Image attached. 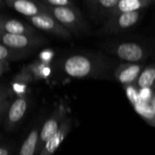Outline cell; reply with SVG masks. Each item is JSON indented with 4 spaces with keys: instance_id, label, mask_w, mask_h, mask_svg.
<instances>
[{
    "instance_id": "1",
    "label": "cell",
    "mask_w": 155,
    "mask_h": 155,
    "mask_svg": "<svg viewBox=\"0 0 155 155\" xmlns=\"http://www.w3.org/2000/svg\"><path fill=\"white\" fill-rule=\"evenodd\" d=\"M116 61L102 53H77L61 62L63 72L73 78L112 80L118 67Z\"/></svg>"
},
{
    "instance_id": "2",
    "label": "cell",
    "mask_w": 155,
    "mask_h": 155,
    "mask_svg": "<svg viewBox=\"0 0 155 155\" xmlns=\"http://www.w3.org/2000/svg\"><path fill=\"white\" fill-rule=\"evenodd\" d=\"M100 46L113 56L125 63H142L150 55V50L143 44L128 41H107Z\"/></svg>"
},
{
    "instance_id": "3",
    "label": "cell",
    "mask_w": 155,
    "mask_h": 155,
    "mask_svg": "<svg viewBox=\"0 0 155 155\" xmlns=\"http://www.w3.org/2000/svg\"><path fill=\"white\" fill-rule=\"evenodd\" d=\"M47 7L53 16L72 35L81 36L89 33V25L75 5L67 7Z\"/></svg>"
},
{
    "instance_id": "4",
    "label": "cell",
    "mask_w": 155,
    "mask_h": 155,
    "mask_svg": "<svg viewBox=\"0 0 155 155\" xmlns=\"http://www.w3.org/2000/svg\"><path fill=\"white\" fill-rule=\"evenodd\" d=\"M144 11H137L114 15L104 23L98 31L99 35H114L131 29L137 25L143 15Z\"/></svg>"
},
{
    "instance_id": "5",
    "label": "cell",
    "mask_w": 155,
    "mask_h": 155,
    "mask_svg": "<svg viewBox=\"0 0 155 155\" xmlns=\"http://www.w3.org/2000/svg\"><path fill=\"white\" fill-rule=\"evenodd\" d=\"M1 44L11 49L35 51L48 43V40L40 35H15L6 33H0Z\"/></svg>"
},
{
    "instance_id": "6",
    "label": "cell",
    "mask_w": 155,
    "mask_h": 155,
    "mask_svg": "<svg viewBox=\"0 0 155 155\" xmlns=\"http://www.w3.org/2000/svg\"><path fill=\"white\" fill-rule=\"evenodd\" d=\"M68 116H67L66 109L62 104L57 106L52 112L50 116L44 122V124L42 126L39 134L36 154H40L46 142L61 128V126L63 125V124L65 122Z\"/></svg>"
},
{
    "instance_id": "7",
    "label": "cell",
    "mask_w": 155,
    "mask_h": 155,
    "mask_svg": "<svg viewBox=\"0 0 155 155\" xmlns=\"http://www.w3.org/2000/svg\"><path fill=\"white\" fill-rule=\"evenodd\" d=\"M28 24L36 29H40L47 34L55 35L59 38L68 40L72 37V34L63 26L53 15H42L27 18Z\"/></svg>"
},
{
    "instance_id": "8",
    "label": "cell",
    "mask_w": 155,
    "mask_h": 155,
    "mask_svg": "<svg viewBox=\"0 0 155 155\" xmlns=\"http://www.w3.org/2000/svg\"><path fill=\"white\" fill-rule=\"evenodd\" d=\"M29 104L30 100L28 96H20L12 102L3 124L5 132H12L19 124L28 110Z\"/></svg>"
},
{
    "instance_id": "9",
    "label": "cell",
    "mask_w": 155,
    "mask_h": 155,
    "mask_svg": "<svg viewBox=\"0 0 155 155\" xmlns=\"http://www.w3.org/2000/svg\"><path fill=\"white\" fill-rule=\"evenodd\" d=\"M4 3L8 7L26 16V18L42 15H52L48 7L45 5L40 0H5Z\"/></svg>"
},
{
    "instance_id": "10",
    "label": "cell",
    "mask_w": 155,
    "mask_h": 155,
    "mask_svg": "<svg viewBox=\"0 0 155 155\" xmlns=\"http://www.w3.org/2000/svg\"><path fill=\"white\" fill-rule=\"evenodd\" d=\"M144 67L143 63H123L115 69L114 79L123 85H132L137 83Z\"/></svg>"
},
{
    "instance_id": "11",
    "label": "cell",
    "mask_w": 155,
    "mask_h": 155,
    "mask_svg": "<svg viewBox=\"0 0 155 155\" xmlns=\"http://www.w3.org/2000/svg\"><path fill=\"white\" fill-rule=\"evenodd\" d=\"M118 2L119 0H85L84 5L94 20L105 22L109 19L111 11Z\"/></svg>"
},
{
    "instance_id": "12",
    "label": "cell",
    "mask_w": 155,
    "mask_h": 155,
    "mask_svg": "<svg viewBox=\"0 0 155 155\" xmlns=\"http://www.w3.org/2000/svg\"><path fill=\"white\" fill-rule=\"evenodd\" d=\"M0 33L15 35H36V30L30 24H26L15 18H7L2 15L0 17Z\"/></svg>"
},
{
    "instance_id": "13",
    "label": "cell",
    "mask_w": 155,
    "mask_h": 155,
    "mask_svg": "<svg viewBox=\"0 0 155 155\" xmlns=\"http://www.w3.org/2000/svg\"><path fill=\"white\" fill-rule=\"evenodd\" d=\"M72 128V118L68 117L61 128L46 142L39 155H53L64 141Z\"/></svg>"
},
{
    "instance_id": "14",
    "label": "cell",
    "mask_w": 155,
    "mask_h": 155,
    "mask_svg": "<svg viewBox=\"0 0 155 155\" xmlns=\"http://www.w3.org/2000/svg\"><path fill=\"white\" fill-rule=\"evenodd\" d=\"M154 4V0H119L118 4L111 11L109 18L121 14L144 11Z\"/></svg>"
},
{
    "instance_id": "15",
    "label": "cell",
    "mask_w": 155,
    "mask_h": 155,
    "mask_svg": "<svg viewBox=\"0 0 155 155\" xmlns=\"http://www.w3.org/2000/svg\"><path fill=\"white\" fill-rule=\"evenodd\" d=\"M43 124L44 123H42L41 121H38L36 124L32 128L27 137L24 141L18 152V155H36L39 134H40Z\"/></svg>"
},
{
    "instance_id": "16",
    "label": "cell",
    "mask_w": 155,
    "mask_h": 155,
    "mask_svg": "<svg viewBox=\"0 0 155 155\" xmlns=\"http://www.w3.org/2000/svg\"><path fill=\"white\" fill-rule=\"evenodd\" d=\"M127 93L130 101L134 104L137 113H139L148 123H150V124H153V126H155V113L152 111L151 107H149L146 104L143 103V101H141L138 96L134 95L133 90H130Z\"/></svg>"
},
{
    "instance_id": "17",
    "label": "cell",
    "mask_w": 155,
    "mask_h": 155,
    "mask_svg": "<svg viewBox=\"0 0 155 155\" xmlns=\"http://www.w3.org/2000/svg\"><path fill=\"white\" fill-rule=\"evenodd\" d=\"M136 85L141 89H155V64L143 68Z\"/></svg>"
},
{
    "instance_id": "18",
    "label": "cell",
    "mask_w": 155,
    "mask_h": 155,
    "mask_svg": "<svg viewBox=\"0 0 155 155\" xmlns=\"http://www.w3.org/2000/svg\"><path fill=\"white\" fill-rule=\"evenodd\" d=\"M32 53L33 51L11 49L6 47L3 44L0 45V61H5L9 64L13 61L25 59L28 57Z\"/></svg>"
},
{
    "instance_id": "19",
    "label": "cell",
    "mask_w": 155,
    "mask_h": 155,
    "mask_svg": "<svg viewBox=\"0 0 155 155\" xmlns=\"http://www.w3.org/2000/svg\"><path fill=\"white\" fill-rule=\"evenodd\" d=\"M10 96H11L10 89L5 87L4 84H2L0 87V120L2 125L5 122V116L12 104L9 100Z\"/></svg>"
},
{
    "instance_id": "20",
    "label": "cell",
    "mask_w": 155,
    "mask_h": 155,
    "mask_svg": "<svg viewBox=\"0 0 155 155\" xmlns=\"http://www.w3.org/2000/svg\"><path fill=\"white\" fill-rule=\"evenodd\" d=\"M46 6H54V7H67L74 6V4L69 0H40Z\"/></svg>"
},
{
    "instance_id": "21",
    "label": "cell",
    "mask_w": 155,
    "mask_h": 155,
    "mask_svg": "<svg viewBox=\"0 0 155 155\" xmlns=\"http://www.w3.org/2000/svg\"><path fill=\"white\" fill-rule=\"evenodd\" d=\"M13 145L10 143H2L0 146V155H11Z\"/></svg>"
}]
</instances>
